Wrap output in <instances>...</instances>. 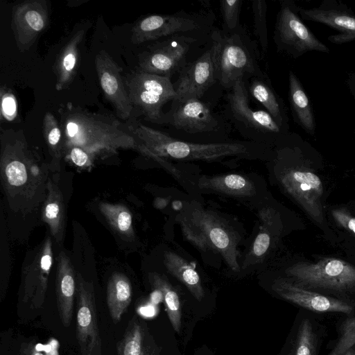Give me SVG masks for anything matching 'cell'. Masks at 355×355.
Returning <instances> with one entry per match:
<instances>
[{
  "label": "cell",
  "instance_id": "19",
  "mask_svg": "<svg viewBox=\"0 0 355 355\" xmlns=\"http://www.w3.org/2000/svg\"><path fill=\"white\" fill-rule=\"evenodd\" d=\"M95 67L105 97L120 118L129 119L134 107L121 76V68L105 51L96 54Z\"/></svg>",
  "mask_w": 355,
  "mask_h": 355
},
{
  "label": "cell",
  "instance_id": "7",
  "mask_svg": "<svg viewBox=\"0 0 355 355\" xmlns=\"http://www.w3.org/2000/svg\"><path fill=\"white\" fill-rule=\"evenodd\" d=\"M125 85L133 107L137 108L146 120L162 124L164 115L162 107L176 96L171 78L138 69L126 76Z\"/></svg>",
  "mask_w": 355,
  "mask_h": 355
},
{
  "label": "cell",
  "instance_id": "22",
  "mask_svg": "<svg viewBox=\"0 0 355 355\" xmlns=\"http://www.w3.org/2000/svg\"><path fill=\"white\" fill-rule=\"evenodd\" d=\"M118 355H159V349L146 324L137 316L128 323L116 346Z\"/></svg>",
  "mask_w": 355,
  "mask_h": 355
},
{
  "label": "cell",
  "instance_id": "34",
  "mask_svg": "<svg viewBox=\"0 0 355 355\" xmlns=\"http://www.w3.org/2000/svg\"><path fill=\"white\" fill-rule=\"evenodd\" d=\"M252 10L254 21V33L261 51L265 53L268 50V37L266 25L267 4L265 0L252 1Z\"/></svg>",
  "mask_w": 355,
  "mask_h": 355
},
{
  "label": "cell",
  "instance_id": "31",
  "mask_svg": "<svg viewBox=\"0 0 355 355\" xmlns=\"http://www.w3.org/2000/svg\"><path fill=\"white\" fill-rule=\"evenodd\" d=\"M100 210L112 229L119 234L129 236L133 234L132 218L128 208L121 205L103 202L100 205Z\"/></svg>",
  "mask_w": 355,
  "mask_h": 355
},
{
  "label": "cell",
  "instance_id": "33",
  "mask_svg": "<svg viewBox=\"0 0 355 355\" xmlns=\"http://www.w3.org/2000/svg\"><path fill=\"white\" fill-rule=\"evenodd\" d=\"M317 340L311 321L302 320L297 331L293 355H316Z\"/></svg>",
  "mask_w": 355,
  "mask_h": 355
},
{
  "label": "cell",
  "instance_id": "20",
  "mask_svg": "<svg viewBox=\"0 0 355 355\" xmlns=\"http://www.w3.org/2000/svg\"><path fill=\"white\" fill-rule=\"evenodd\" d=\"M51 238L48 237L33 263L25 268L21 281L22 302L31 309L42 308L46 300L48 277L52 264Z\"/></svg>",
  "mask_w": 355,
  "mask_h": 355
},
{
  "label": "cell",
  "instance_id": "40",
  "mask_svg": "<svg viewBox=\"0 0 355 355\" xmlns=\"http://www.w3.org/2000/svg\"><path fill=\"white\" fill-rule=\"evenodd\" d=\"M1 94V116H3L6 119L10 121L15 117L17 112V103L15 98L12 94L7 92L3 93L2 90Z\"/></svg>",
  "mask_w": 355,
  "mask_h": 355
},
{
  "label": "cell",
  "instance_id": "17",
  "mask_svg": "<svg viewBox=\"0 0 355 355\" xmlns=\"http://www.w3.org/2000/svg\"><path fill=\"white\" fill-rule=\"evenodd\" d=\"M217 81L215 46H211L193 62L187 64L180 72L175 87L174 100L191 97L200 98Z\"/></svg>",
  "mask_w": 355,
  "mask_h": 355
},
{
  "label": "cell",
  "instance_id": "2",
  "mask_svg": "<svg viewBox=\"0 0 355 355\" xmlns=\"http://www.w3.org/2000/svg\"><path fill=\"white\" fill-rule=\"evenodd\" d=\"M215 46L217 81L230 89L239 80L267 76L259 64L257 44L241 25L235 31H215L211 33Z\"/></svg>",
  "mask_w": 355,
  "mask_h": 355
},
{
  "label": "cell",
  "instance_id": "25",
  "mask_svg": "<svg viewBox=\"0 0 355 355\" xmlns=\"http://www.w3.org/2000/svg\"><path fill=\"white\" fill-rule=\"evenodd\" d=\"M85 31H76L63 46L53 66L56 76L55 89L62 91L67 88L73 80L78 68L80 45Z\"/></svg>",
  "mask_w": 355,
  "mask_h": 355
},
{
  "label": "cell",
  "instance_id": "43",
  "mask_svg": "<svg viewBox=\"0 0 355 355\" xmlns=\"http://www.w3.org/2000/svg\"><path fill=\"white\" fill-rule=\"evenodd\" d=\"M343 355H355V349L350 348Z\"/></svg>",
  "mask_w": 355,
  "mask_h": 355
},
{
  "label": "cell",
  "instance_id": "27",
  "mask_svg": "<svg viewBox=\"0 0 355 355\" xmlns=\"http://www.w3.org/2000/svg\"><path fill=\"white\" fill-rule=\"evenodd\" d=\"M164 261L167 271L189 291L198 301L203 299L205 291L198 273L184 259L171 251L164 253Z\"/></svg>",
  "mask_w": 355,
  "mask_h": 355
},
{
  "label": "cell",
  "instance_id": "21",
  "mask_svg": "<svg viewBox=\"0 0 355 355\" xmlns=\"http://www.w3.org/2000/svg\"><path fill=\"white\" fill-rule=\"evenodd\" d=\"M76 293L73 268L68 257L61 252L58 257L55 294L60 319L65 327L70 325L72 320Z\"/></svg>",
  "mask_w": 355,
  "mask_h": 355
},
{
  "label": "cell",
  "instance_id": "24",
  "mask_svg": "<svg viewBox=\"0 0 355 355\" xmlns=\"http://www.w3.org/2000/svg\"><path fill=\"white\" fill-rule=\"evenodd\" d=\"M288 101L295 122L308 135L314 136L316 123L311 102L301 81L291 70L288 73Z\"/></svg>",
  "mask_w": 355,
  "mask_h": 355
},
{
  "label": "cell",
  "instance_id": "36",
  "mask_svg": "<svg viewBox=\"0 0 355 355\" xmlns=\"http://www.w3.org/2000/svg\"><path fill=\"white\" fill-rule=\"evenodd\" d=\"M340 332L338 342L328 355H343L355 345V317L346 319Z\"/></svg>",
  "mask_w": 355,
  "mask_h": 355
},
{
  "label": "cell",
  "instance_id": "41",
  "mask_svg": "<svg viewBox=\"0 0 355 355\" xmlns=\"http://www.w3.org/2000/svg\"><path fill=\"white\" fill-rule=\"evenodd\" d=\"M19 355H46L37 349L34 342L21 345Z\"/></svg>",
  "mask_w": 355,
  "mask_h": 355
},
{
  "label": "cell",
  "instance_id": "11",
  "mask_svg": "<svg viewBox=\"0 0 355 355\" xmlns=\"http://www.w3.org/2000/svg\"><path fill=\"white\" fill-rule=\"evenodd\" d=\"M196 39L189 35H176L158 42L145 53L139 61L141 71L170 77L187 64V57Z\"/></svg>",
  "mask_w": 355,
  "mask_h": 355
},
{
  "label": "cell",
  "instance_id": "26",
  "mask_svg": "<svg viewBox=\"0 0 355 355\" xmlns=\"http://www.w3.org/2000/svg\"><path fill=\"white\" fill-rule=\"evenodd\" d=\"M199 188L209 191L247 197L255 194V187L248 178L239 174L202 176L198 181Z\"/></svg>",
  "mask_w": 355,
  "mask_h": 355
},
{
  "label": "cell",
  "instance_id": "37",
  "mask_svg": "<svg viewBox=\"0 0 355 355\" xmlns=\"http://www.w3.org/2000/svg\"><path fill=\"white\" fill-rule=\"evenodd\" d=\"M331 215L336 223L355 236V217L344 207L333 209Z\"/></svg>",
  "mask_w": 355,
  "mask_h": 355
},
{
  "label": "cell",
  "instance_id": "18",
  "mask_svg": "<svg viewBox=\"0 0 355 355\" xmlns=\"http://www.w3.org/2000/svg\"><path fill=\"white\" fill-rule=\"evenodd\" d=\"M272 289L284 300L311 311L348 315L354 311L353 306L347 302L311 291L285 279L274 281Z\"/></svg>",
  "mask_w": 355,
  "mask_h": 355
},
{
  "label": "cell",
  "instance_id": "29",
  "mask_svg": "<svg viewBox=\"0 0 355 355\" xmlns=\"http://www.w3.org/2000/svg\"><path fill=\"white\" fill-rule=\"evenodd\" d=\"M47 188L49 191L44 202L43 218L52 235L60 243L64 237L66 223L63 197L57 185L53 182H49Z\"/></svg>",
  "mask_w": 355,
  "mask_h": 355
},
{
  "label": "cell",
  "instance_id": "14",
  "mask_svg": "<svg viewBox=\"0 0 355 355\" xmlns=\"http://www.w3.org/2000/svg\"><path fill=\"white\" fill-rule=\"evenodd\" d=\"M302 20L324 24L338 33L329 35L327 40L336 44L355 41V13L347 4L337 0H323L317 7H298Z\"/></svg>",
  "mask_w": 355,
  "mask_h": 355
},
{
  "label": "cell",
  "instance_id": "12",
  "mask_svg": "<svg viewBox=\"0 0 355 355\" xmlns=\"http://www.w3.org/2000/svg\"><path fill=\"white\" fill-rule=\"evenodd\" d=\"M76 339L81 355H102L94 287L80 275L77 277Z\"/></svg>",
  "mask_w": 355,
  "mask_h": 355
},
{
  "label": "cell",
  "instance_id": "32",
  "mask_svg": "<svg viewBox=\"0 0 355 355\" xmlns=\"http://www.w3.org/2000/svg\"><path fill=\"white\" fill-rule=\"evenodd\" d=\"M42 132L53 159L59 161L62 150V130L56 118L50 112H46L44 116Z\"/></svg>",
  "mask_w": 355,
  "mask_h": 355
},
{
  "label": "cell",
  "instance_id": "42",
  "mask_svg": "<svg viewBox=\"0 0 355 355\" xmlns=\"http://www.w3.org/2000/svg\"><path fill=\"white\" fill-rule=\"evenodd\" d=\"M346 84L355 102V72H350L348 74Z\"/></svg>",
  "mask_w": 355,
  "mask_h": 355
},
{
  "label": "cell",
  "instance_id": "4",
  "mask_svg": "<svg viewBox=\"0 0 355 355\" xmlns=\"http://www.w3.org/2000/svg\"><path fill=\"white\" fill-rule=\"evenodd\" d=\"M186 239L204 251L220 254L234 272L240 270L238 262V237L235 232L216 214L195 208L189 216L178 218Z\"/></svg>",
  "mask_w": 355,
  "mask_h": 355
},
{
  "label": "cell",
  "instance_id": "16",
  "mask_svg": "<svg viewBox=\"0 0 355 355\" xmlns=\"http://www.w3.org/2000/svg\"><path fill=\"white\" fill-rule=\"evenodd\" d=\"M49 24V7L44 0H27L12 10L11 28L21 52L29 50Z\"/></svg>",
  "mask_w": 355,
  "mask_h": 355
},
{
  "label": "cell",
  "instance_id": "13",
  "mask_svg": "<svg viewBox=\"0 0 355 355\" xmlns=\"http://www.w3.org/2000/svg\"><path fill=\"white\" fill-rule=\"evenodd\" d=\"M1 168L6 189L19 192L31 189L33 178L38 179L39 167L25 141L15 138L3 145Z\"/></svg>",
  "mask_w": 355,
  "mask_h": 355
},
{
  "label": "cell",
  "instance_id": "10",
  "mask_svg": "<svg viewBox=\"0 0 355 355\" xmlns=\"http://www.w3.org/2000/svg\"><path fill=\"white\" fill-rule=\"evenodd\" d=\"M205 15L179 12L172 15H150L138 21L131 31V42L140 44L176 35H187L201 29Z\"/></svg>",
  "mask_w": 355,
  "mask_h": 355
},
{
  "label": "cell",
  "instance_id": "1",
  "mask_svg": "<svg viewBox=\"0 0 355 355\" xmlns=\"http://www.w3.org/2000/svg\"><path fill=\"white\" fill-rule=\"evenodd\" d=\"M62 150L79 147L94 157L133 148L145 154L146 148L129 131L126 124L91 113L71 103L60 107Z\"/></svg>",
  "mask_w": 355,
  "mask_h": 355
},
{
  "label": "cell",
  "instance_id": "35",
  "mask_svg": "<svg viewBox=\"0 0 355 355\" xmlns=\"http://www.w3.org/2000/svg\"><path fill=\"white\" fill-rule=\"evenodd\" d=\"M243 2V0H223L220 1L223 31L232 32L240 26L239 17Z\"/></svg>",
  "mask_w": 355,
  "mask_h": 355
},
{
  "label": "cell",
  "instance_id": "23",
  "mask_svg": "<svg viewBox=\"0 0 355 355\" xmlns=\"http://www.w3.org/2000/svg\"><path fill=\"white\" fill-rule=\"evenodd\" d=\"M248 94L266 109L276 123L289 132L287 109L284 100L272 87L268 76L251 78Z\"/></svg>",
  "mask_w": 355,
  "mask_h": 355
},
{
  "label": "cell",
  "instance_id": "28",
  "mask_svg": "<svg viewBox=\"0 0 355 355\" xmlns=\"http://www.w3.org/2000/svg\"><path fill=\"white\" fill-rule=\"evenodd\" d=\"M132 300V287L128 278L121 273H114L107 286V304L111 318L116 324L127 311Z\"/></svg>",
  "mask_w": 355,
  "mask_h": 355
},
{
  "label": "cell",
  "instance_id": "9",
  "mask_svg": "<svg viewBox=\"0 0 355 355\" xmlns=\"http://www.w3.org/2000/svg\"><path fill=\"white\" fill-rule=\"evenodd\" d=\"M281 172L279 181L284 189L315 223L322 225L323 185L320 178L299 164L284 167Z\"/></svg>",
  "mask_w": 355,
  "mask_h": 355
},
{
  "label": "cell",
  "instance_id": "15",
  "mask_svg": "<svg viewBox=\"0 0 355 355\" xmlns=\"http://www.w3.org/2000/svg\"><path fill=\"white\" fill-rule=\"evenodd\" d=\"M162 124L191 134L215 132L220 127L209 106L194 97L173 100L170 110L164 113Z\"/></svg>",
  "mask_w": 355,
  "mask_h": 355
},
{
  "label": "cell",
  "instance_id": "38",
  "mask_svg": "<svg viewBox=\"0 0 355 355\" xmlns=\"http://www.w3.org/2000/svg\"><path fill=\"white\" fill-rule=\"evenodd\" d=\"M263 226L252 245L251 254L254 257L261 258L268 251L270 245V235Z\"/></svg>",
  "mask_w": 355,
  "mask_h": 355
},
{
  "label": "cell",
  "instance_id": "39",
  "mask_svg": "<svg viewBox=\"0 0 355 355\" xmlns=\"http://www.w3.org/2000/svg\"><path fill=\"white\" fill-rule=\"evenodd\" d=\"M72 162L78 166H89L94 157L79 147H71L66 150Z\"/></svg>",
  "mask_w": 355,
  "mask_h": 355
},
{
  "label": "cell",
  "instance_id": "8",
  "mask_svg": "<svg viewBox=\"0 0 355 355\" xmlns=\"http://www.w3.org/2000/svg\"><path fill=\"white\" fill-rule=\"evenodd\" d=\"M288 276L305 288L334 291L355 288V266L334 257H326L316 262H300L288 268Z\"/></svg>",
  "mask_w": 355,
  "mask_h": 355
},
{
  "label": "cell",
  "instance_id": "5",
  "mask_svg": "<svg viewBox=\"0 0 355 355\" xmlns=\"http://www.w3.org/2000/svg\"><path fill=\"white\" fill-rule=\"evenodd\" d=\"M226 105L230 121L242 134L253 139L280 141L289 133L266 110H254L250 107L245 80L237 81L229 89Z\"/></svg>",
  "mask_w": 355,
  "mask_h": 355
},
{
  "label": "cell",
  "instance_id": "6",
  "mask_svg": "<svg viewBox=\"0 0 355 355\" xmlns=\"http://www.w3.org/2000/svg\"><path fill=\"white\" fill-rule=\"evenodd\" d=\"M298 7L291 0L281 1L273 35L277 51L295 59L309 51L329 53V48L303 22Z\"/></svg>",
  "mask_w": 355,
  "mask_h": 355
},
{
  "label": "cell",
  "instance_id": "30",
  "mask_svg": "<svg viewBox=\"0 0 355 355\" xmlns=\"http://www.w3.org/2000/svg\"><path fill=\"white\" fill-rule=\"evenodd\" d=\"M149 280L152 286L161 293L169 321L173 329L178 334H180L182 321V308L177 292L167 279L159 274H150Z\"/></svg>",
  "mask_w": 355,
  "mask_h": 355
},
{
  "label": "cell",
  "instance_id": "3",
  "mask_svg": "<svg viewBox=\"0 0 355 355\" xmlns=\"http://www.w3.org/2000/svg\"><path fill=\"white\" fill-rule=\"evenodd\" d=\"M129 131L155 155L186 160H214L228 156H248L249 143L195 144L178 140L136 120L126 124Z\"/></svg>",
  "mask_w": 355,
  "mask_h": 355
}]
</instances>
